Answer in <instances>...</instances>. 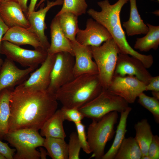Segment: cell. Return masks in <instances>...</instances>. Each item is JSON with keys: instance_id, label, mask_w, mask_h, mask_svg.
Returning a JSON list of instances; mask_svg holds the SVG:
<instances>
[{"instance_id": "32", "label": "cell", "mask_w": 159, "mask_h": 159, "mask_svg": "<svg viewBox=\"0 0 159 159\" xmlns=\"http://www.w3.org/2000/svg\"><path fill=\"white\" fill-rule=\"evenodd\" d=\"M65 120L74 123L81 122L85 117L82 113L76 108H67L62 107L61 109Z\"/></svg>"}, {"instance_id": "12", "label": "cell", "mask_w": 159, "mask_h": 159, "mask_svg": "<svg viewBox=\"0 0 159 159\" xmlns=\"http://www.w3.org/2000/svg\"><path fill=\"white\" fill-rule=\"evenodd\" d=\"M147 69L139 59L128 55L119 53L114 74L121 76H134L146 85L152 77Z\"/></svg>"}, {"instance_id": "41", "label": "cell", "mask_w": 159, "mask_h": 159, "mask_svg": "<svg viewBox=\"0 0 159 159\" xmlns=\"http://www.w3.org/2000/svg\"><path fill=\"white\" fill-rule=\"evenodd\" d=\"M45 0H40L39 3L36 5L37 8H38Z\"/></svg>"}, {"instance_id": "25", "label": "cell", "mask_w": 159, "mask_h": 159, "mask_svg": "<svg viewBox=\"0 0 159 159\" xmlns=\"http://www.w3.org/2000/svg\"><path fill=\"white\" fill-rule=\"evenodd\" d=\"M12 90L5 89L0 92V139L3 140L9 132L10 114L9 100Z\"/></svg>"}, {"instance_id": "3", "label": "cell", "mask_w": 159, "mask_h": 159, "mask_svg": "<svg viewBox=\"0 0 159 159\" xmlns=\"http://www.w3.org/2000/svg\"><path fill=\"white\" fill-rule=\"evenodd\" d=\"M118 112L112 111L100 119L92 120L89 125L87 136L92 153L91 158L102 159L107 143L112 139L115 133V125L117 122Z\"/></svg>"}, {"instance_id": "30", "label": "cell", "mask_w": 159, "mask_h": 159, "mask_svg": "<svg viewBox=\"0 0 159 159\" xmlns=\"http://www.w3.org/2000/svg\"><path fill=\"white\" fill-rule=\"evenodd\" d=\"M81 147L77 133L72 132L70 135L68 144V159H79Z\"/></svg>"}, {"instance_id": "11", "label": "cell", "mask_w": 159, "mask_h": 159, "mask_svg": "<svg viewBox=\"0 0 159 159\" xmlns=\"http://www.w3.org/2000/svg\"><path fill=\"white\" fill-rule=\"evenodd\" d=\"M35 69L29 67L20 69L13 61L6 58L0 69V92L5 89L13 90L26 80Z\"/></svg>"}, {"instance_id": "10", "label": "cell", "mask_w": 159, "mask_h": 159, "mask_svg": "<svg viewBox=\"0 0 159 159\" xmlns=\"http://www.w3.org/2000/svg\"><path fill=\"white\" fill-rule=\"evenodd\" d=\"M76 36V40L80 44L95 47H99L103 42L112 38L110 33L103 26L92 19L87 20L86 29H79Z\"/></svg>"}, {"instance_id": "31", "label": "cell", "mask_w": 159, "mask_h": 159, "mask_svg": "<svg viewBox=\"0 0 159 159\" xmlns=\"http://www.w3.org/2000/svg\"><path fill=\"white\" fill-rule=\"evenodd\" d=\"M76 126L78 139L81 148L87 154L92 153L87 140L85 132V126L81 122L74 123Z\"/></svg>"}, {"instance_id": "40", "label": "cell", "mask_w": 159, "mask_h": 159, "mask_svg": "<svg viewBox=\"0 0 159 159\" xmlns=\"http://www.w3.org/2000/svg\"><path fill=\"white\" fill-rule=\"evenodd\" d=\"M152 93L153 97L159 100V92L152 91Z\"/></svg>"}, {"instance_id": "9", "label": "cell", "mask_w": 159, "mask_h": 159, "mask_svg": "<svg viewBox=\"0 0 159 159\" xmlns=\"http://www.w3.org/2000/svg\"><path fill=\"white\" fill-rule=\"evenodd\" d=\"M145 83L135 76H121L114 74L107 90L122 97L128 104H132L140 94L145 91Z\"/></svg>"}, {"instance_id": "38", "label": "cell", "mask_w": 159, "mask_h": 159, "mask_svg": "<svg viewBox=\"0 0 159 159\" xmlns=\"http://www.w3.org/2000/svg\"><path fill=\"white\" fill-rule=\"evenodd\" d=\"M37 1V0H31L30 4L28 7L27 15L35 11V7Z\"/></svg>"}, {"instance_id": "13", "label": "cell", "mask_w": 159, "mask_h": 159, "mask_svg": "<svg viewBox=\"0 0 159 159\" xmlns=\"http://www.w3.org/2000/svg\"><path fill=\"white\" fill-rule=\"evenodd\" d=\"M70 41L74 58V77L86 74H98L97 67L92 59L91 46L82 45L76 40Z\"/></svg>"}, {"instance_id": "15", "label": "cell", "mask_w": 159, "mask_h": 159, "mask_svg": "<svg viewBox=\"0 0 159 159\" xmlns=\"http://www.w3.org/2000/svg\"><path fill=\"white\" fill-rule=\"evenodd\" d=\"M63 1V0H56L52 1H47L46 6L41 7L39 10L34 11L27 15V18L30 24L29 27L27 29L37 35L43 47L47 50L49 47L50 44L44 33V30L47 28L45 22L46 14L52 7L62 4Z\"/></svg>"}, {"instance_id": "27", "label": "cell", "mask_w": 159, "mask_h": 159, "mask_svg": "<svg viewBox=\"0 0 159 159\" xmlns=\"http://www.w3.org/2000/svg\"><path fill=\"white\" fill-rule=\"evenodd\" d=\"M142 153L134 138L130 137L123 140L114 159H141Z\"/></svg>"}, {"instance_id": "43", "label": "cell", "mask_w": 159, "mask_h": 159, "mask_svg": "<svg viewBox=\"0 0 159 159\" xmlns=\"http://www.w3.org/2000/svg\"><path fill=\"white\" fill-rule=\"evenodd\" d=\"M6 158L2 154L0 153V159H6Z\"/></svg>"}, {"instance_id": "18", "label": "cell", "mask_w": 159, "mask_h": 159, "mask_svg": "<svg viewBox=\"0 0 159 159\" xmlns=\"http://www.w3.org/2000/svg\"><path fill=\"white\" fill-rule=\"evenodd\" d=\"M50 29L51 42L47 49L48 54L52 55L65 52H68L74 56L71 42L63 34L57 16H55L52 20Z\"/></svg>"}, {"instance_id": "28", "label": "cell", "mask_w": 159, "mask_h": 159, "mask_svg": "<svg viewBox=\"0 0 159 159\" xmlns=\"http://www.w3.org/2000/svg\"><path fill=\"white\" fill-rule=\"evenodd\" d=\"M62 7L56 15L69 12L77 16L85 14L87 7L85 0H63Z\"/></svg>"}, {"instance_id": "4", "label": "cell", "mask_w": 159, "mask_h": 159, "mask_svg": "<svg viewBox=\"0 0 159 159\" xmlns=\"http://www.w3.org/2000/svg\"><path fill=\"white\" fill-rule=\"evenodd\" d=\"M44 139L38 130L29 128L8 132L3 138L15 149L14 159L40 158V152L36 149L43 146Z\"/></svg>"}, {"instance_id": "44", "label": "cell", "mask_w": 159, "mask_h": 159, "mask_svg": "<svg viewBox=\"0 0 159 159\" xmlns=\"http://www.w3.org/2000/svg\"><path fill=\"white\" fill-rule=\"evenodd\" d=\"M12 0H0V3L3 2L11 1Z\"/></svg>"}, {"instance_id": "14", "label": "cell", "mask_w": 159, "mask_h": 159, "mask_svg": "<svg viewBox=\"0 0 159 159\" xmlns=\"http://www.w3.org/2000/svg\"><path fill=\"white\" fill-rule=\"evenodd\" d=\"M55 60V54H48L40 67L19 85L23 88L32 90H47L50 82V75Z\"/></svg>"}, {"instance_id": "5", "label": "cell", "mask_w": 159, "mask_h": 159, "mask_svg": "<svg viewBox=\"0 0 159 159\" xmlns=\"http://www.w3.org/2000/svg\"><path fill=\"white\" fill-rule=\"evenodd\" d=\"M93 58L97 67L98 78L103 89L109 87L114 76L118 48L113 38L99 47L91 46Z\"/></svg>"}, {"instance_id": "29", "label": "cell", "mask_w": 159, "mask_h": 159, "mask_svg": "<svg viewBox=\"0 0 159 159\" xmlns=\"http://www.w3.org/2000/svg\"><path fill=\"white\" fill-rule=\"evenodd\" d=\"M138 97V102L152 114L156 122L159 123V100L153 97L149 96L143 92L140 94Z\"/></svg>"}, {"instance_id": "22", "label": "cell", "mask_w": 159, "mask_h": 159, "mask_svg": "<svg viewBox=\"0 0 159 159\" xmlns=\"http://www.w3.org/2000/svg\"><path fill=\"white\" fill-rule=\"evenodd\" d=\"M134 127L136 132L134 138L141 150V158L148 156V148L153 136L150 125L145 118L135 124Z\"/></svg>"}, {"instance_id": "42", "label": "cell", "mask_w": 159, "mask_h": 159, "mask_svg": "<svg viewBox=\"0 0 159 159\" xmlns=\"http://www.w3.org/2000/svg\"><path fill=\"white\" fill-rule=\"evenodd\" d=\"M153 13V14H155L156 15L159 16V10H156Z\"/></svg>"}, {"instance_id": "35", "label": "cell", "mask_w": 159, "mask_h": 159, "mask_svg": "<svg viewBox=\"0 0 159 159\" xmlns=\"http://www.w3.org/2000/svg\"><path fill=\"white\" fill-rule=\"evenodd\" d=\"M145 90L159 92V76L152 77L148 83L146 85Z\"/></svg>"}, {"instance_id": "2", "label": "cell", "mask_w": 159, "mask_h": 159, "mask_svg": "<svg viewBox=\"0 0 159 159\" xmlns=\"http://www.w3.org/2000/svg\"><path fill=\"white\" fill-rule=\"evenodd\" d=\"M102 90L98 74H86L75 77L59 89L54 95L62 107L78 109L96 97Z\"/></svg>"}, {"instance_id": "26", "label": "cell", "mask_w": 159, "mask_h": 159, "mask_svg": "<svg viewBox=\"0 0 159 159\" xmlns=\"http://www.w3.org/2000/svg\"><path fill=\"white\" fill-rule=\"evenodd\" d=\"M55 16L58 18L59 26L65 36L70 41L76 40V34L79 29L78 16L69 12Z\"/></svg>"}, {"instance_id": "45", "label": "cell", "mask_w": 159, "mask_h": 159, "mask_svg": "<svg viewBox=\"0 0 159 159\" xmlns=\"http://www.w3.org/2000/svg\"><path fill=\"white\" fill-rule=\"evenodd\" d=\"M157 0V1H158V2H159V0Z\"/></svg>"}, {"instance_id": "1", "label": "cell", "mask_w": 159, "mask_h": 159, "mask_svg": "<svg viewBox=\"0 0 159 159\" xmlns=\"http://www.w3.org/2000/svg\"><path fill=\"white\" fill-rule=\"evenodd\" d=\"M54 94L47 90L34 91L19 85L11 91L9 132L32 129L39 130L57 110Z\"/></svg>"}, {"instance_id": "6", "label": "cell", "mask_w": 159, "mask_h": 159, "mask_svg": "<svg viewBox=\"0 0 159 159\" xmlns=\"http://www.w3.org/2000/svg\"><path fill=\"white\" fill-rule=\"evenodd\" d=\"M128 104L120 97L103 89L96 97L78 110L85 117L97 120L112 111L121 113L129 107Z\"/></svg>"}, {"instance_id": "17", "label": "cell", "mask_w": 159, "mask_h": 159, "mask_svg": "<svg viewBox=\"0 0 159 159\" xmlns=\"http://www.w3.org/2000/svg\"><path fill=\"white\" fill-rule=\"evenodd\" d=\"M7 41L19 46L29 45L35 49H44L35 33L27 29L20 27L9 28L2 37V41Z\"/></svg>"}, {"instance_id": "19", "label": "cell", "mask_w": 159, "mask_h": 159, "mask_svg": "<svg viewBox=\"0 0 159 159\" xmlns=\"http://www.w3.org/2000/svg\"><path fill=\"white\" fill-rule=\"evenodd\" d=\"M65 119L61 109L56 112L44 123L40 129L42 137L64 139L66 135L63 127Z\"/></svg>"}, {"instance_id": "24", "label": "cell", "mask_w": 159, "mask_h": 159, "mask_svg": "<svg viewBox=\"0 0 159 159\" xmlns=\"http://www.w3.org/2000/svg\"><path fill=\"white\" fill-rule=\"evenodd\" d=\"M43 146L47 150L48 155L53 159H68V144L64 139L46 137Z\"/></svg>"}, {"instance_id": "36", "label": "cell", "mask_w": 159, "mask_h": 159, "mask_svg": "<svg viewBox=\"0 0 159 159\" xmlns=\"http://www.w3.org/2000/svg\"><path fill=\"white\" fill-rule=\"evenodd\" d=\"M8 27L4 23L0 16V47L2 39L4 34L9 29ZM4 61L0 57V69L3 64Z\"/></svg>"}, {"instance_id": "7", "label": "cell", "mask_w": 159, "mask_h": 159, "mask_svg": "<svg viewBox=\"0 0 159 159\" xmlns=\"http://www.w3.org/2000/svg\"><path fill=\"white\" fill-rule=\"evenodd\" d=\"M0 53L23 67L35 68L44 61L48 55L47 50L44 48L27 49L6 41L1 42Z\"/></svg>"}, {"instance_id": "33", "label": "cell", "mask_w": 159, "mask_h": 159, "mask_svg": "<svg viewBox=\"0 0 159 159\" xmlns=\"http://www.w3.org/2000/svg\"><path fill=\"white\" fill-rule=\"evenodd\" d=\"M148 154L150 159H159V137L158 135H153L148 148Z\"/></svg>"}, {"instance_id": "16", "label": "cell", "mask_w": 159, "mask_h": 159, "mask_svg": "<svg viewBox=\"0 0 159 159\" xmlns=\"http://www.w3.org/2000/svg\"><path fill=\"white\" fill-rule=\"evenodd\" d=\"M24 13L19 5L14 0L0 3V16L9 28L29 27L30 23Z\"/></svg>"}, {"instance_id": "39", "label": "cell", "mask_w": 159, "mask_h": 159, "mask_svg": "<svg viewBox=\"0 0 159 159\" xmlns=\"http://www.w3.org/2000/svg\"><path fill=\"white\" fill-rule=\"evenodd\" d=\"M40 158L46 159V156L48 155L47 152L41 147H40Z\"/></svg>"}, {"instance_id": "21", "label": "cell", "mask_w": 159, "mask_h": 159, "mask_svg": "<svg viewBox=\"0 0 159 159\" xmlns=\"http://www.w3.org/2000/svg\"><path fill=\"white\" fill-rule=\"evenodd\" d=\"M132 108L129 106L121 113L120 117L116 131L113 142L108 151L105 153L101 159H114L124 139L126 132L127 119Z\"/></svg>"}, {"instance_id": "34", "label": "cell", "mask_w": 159, "mask_h": 159, "mask_svg": "<svg viewBox=\"0 0 159 159\" xmlns=\"http://www.w3.org/2000/svg\"><path fill=\"white\" fill-rule=\"evenodd\" d=\"M0 139V153L7 159H14L13 157L16 150L15 148H11L8 143L1 141Z\"/></svg>"}, {"instance_id": "20", "label": "cell", "mask_w": 159, "mask_h": 159, "mask_svg": "<svg viewBox=\"0 0 159 159\" xmlns=\"http://www.w3.org/2000/svg\"><path fill=\"white\" fill-rule=\"evenodd\" d=\"M130 12L129 20L123 23L128 36L138 34H146L148 31L147 26L144 22L139 14L137 7L136 0H129Z\"/></svg>"}, {"instance_id": "23", "label": "cell", "mask_w": 159, "mask_h": 159, "mask_svg": "<svg viewBox=\"0 0 159 159\" xmlns=\"http://www.w3.org/2000/svg\"><path fill=\"white\" fill-rule=\"evenodd\" d=\"M146 25L148 31L146 35L136 38L134 48L141 52H147L152 49L157 50L159 45V26H155L149 23Z\"/></svg>"}, {"instance_id": "8", "label": "cell", "mask_w": 159, "mask_h": 159, "mask_svg": "<svg viewBox=\"0 0 159 159\" xmlns=\"http://www.w3.org/2000/svg\"><path fill=\"white\" fill-rule=\"evenodd\" d=\"M50 75V82L47 91L54 94L60 87L75 77L73 72L74 58L70 53H57Z\"/></svg>"}, {"instance_id": "37", "label": "cell", "mask_w": 159, "mask_h": 159, "mask_svg": "<svg viewBox=\"0 0 159 159\" xmlns=\"http://www.w3.org/2000/svg\"><path fill=\"white\" fill-rule=\"evenodd\" d=\"M20 6L23 11L27 13L28 11V7L27 3L28 0H14Z\"/></svg>"}]
</instances>
